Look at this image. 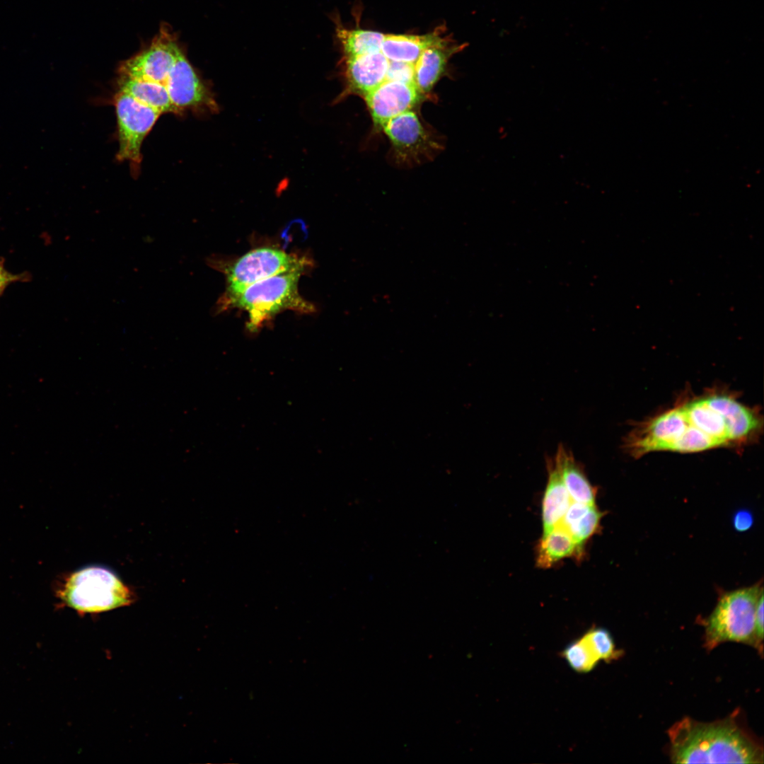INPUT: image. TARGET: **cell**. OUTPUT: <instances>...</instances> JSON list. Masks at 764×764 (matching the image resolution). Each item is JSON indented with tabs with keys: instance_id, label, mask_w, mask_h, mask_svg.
Masks as SVG:
<instances>
[{
	"instance_id": "17",
	"label": "cell",
	"mask_w": 764,
	"mask_h": 764,
	"mask_svg": "<svg viewBox=\"0 0 764 764\" xmlns=\"http://www.w3.org/2000/svg\"><path fill=\"white\" fill-rule=\"evenodd\" d=\"M439 34L385 35L381 51L389 61L415 64L427 47L441 39Z\"/></svg>"
},
{
	"instance_id": "25",
	"label": "cell",
	"mask_w": 764,
	"mask_h": 764,
	"mask_svg": "<svg viewBox=\"0 0 764 764\" xmlns=\"http://www.w3.org/2000/svg\"><path fill=\"white\" fill-rule=\"evenodd\" d=\"M753 523V515L748 510L739 511L735 514L733 519L735 529L740 532L748 530L752 526Z\"/></svg>"
},
{
	"instance_id": "6",
	"label": "cell",
	"mask_w": 764,
	"mask_h": 764,
	"mask_svg": "<svg viewBox=\"0 0 764 764\" xmlns=\"http://www.w3.org/2000/svg\"><path fill=\"white\" fill-rule=\"evenodd\" d=\"M118 127L119 149L117 158L139 166L143 141L161 113L118 91L114 97Z\"/></svg>"
},
{
	"instance_id": "14",
	"label": "cell",
	"mask_w": 764,
	"mask_h": 764,
	"mask_svg": "<svg viewBox=\"0 0 764 764\" xmlns=\"http://www.w3.org/2000/svg\"><path fill=\"white\" fill-rule=\"evenodd\" d=\"M554 458L572 500L595 505L596 490L591 485L572 453L560 444Z\"/></svg>"
},
{
	"instance_id": "1",
	"label": "cell",
	"mask_w": 764,
	"mask_h": 764,
	"mask_svg": "<svg viewBox=\"0 0 764 764\" xmlns=\"http://www.w3.org/2000/svg\"><path fill=\"white\" fill-rule=\"evenodd\" d=\"M675 763H763L762 746L736 717L700 722L685 717L668 730Z\"/></svg>"
},
{
	"instance_id": "10",
	"label": "cell",
	"mask_w": 764,
	"mask_h": 764,
	"mask_svg": "<svg viewBox=\"0 0 764 764\" xmlns=\"http://www.w3.org/2000/svg\"><path fill=\"white\" fill-rule=\"evenodd\" d=\"M421 96L413 83L386 80L364 98L375 125L382 127L391 118L411 110Z\"/></svg>"
},
{
	"instance_id": "3",
	"label": "cell",
	"mask_w": 764,
	"mask_h": 764,
	"mask_svg": "<svg viewBox=\"0 0 764 764\" xmlns=\"http://www.w3.org/2000/svg\"><path fill=\"white\" fill-rule=\"evenodd\" d=\"M763 588L759 584L724 594L705 621V646L710 651L726 642L750 645L759 652L755 616Z\"/></svg>"
},
{
	"instance_id": "11",
	"label": "cell",
	"mask_w": 764,
	"mask_h": 764,
	"mask_svg": "<svg viewBox=\"0 0 764 764\" xmlns=\"http://www.w3.org/2000/svg\"><path fill=\"white\" fill-rule=\"evenodd\" d=\"M346 87L340 98L365 96L386 80L389 60L381 51L344 57Z\"/></svg>"
},
{
	"instance_id": "9",
	"label": "cell",
	"mask_w": 764,
	"mask_h": 764,
	"mask_svg": "<svg viewBox=\"0 0 764 764\" xmlns=\"http://www.w3.org/2000/svg\"><path fill=\"white\" fill-rule=\"evenodd\" d=\"M389 138L395 155L402 161H418L436 147L412 110L400 114L382 127Z\"/></svg>"
},
{
	"instance_id": "7",
	"label": "cell",
	"mask_w": 764,
	"mask_h": 764,
	"mask_svg": "<svg viewBox=\"0 0 764 764\" xmlns=\"http://www.w3.org/2000/svg\"><path fill=\"white\" fill-rule=\"evenodd\" d=\"M181 52L174 37L163 28L148 48L120 64V76L166 86L168 76Z\"/></svg>"
},
{
	"instance_id": "23",
	"label": "cell",
	"mask_w": 764,
	"mask_h": 764,
	"mask_svg": "<svg viewBox=\"0 0 764 764\" xmlns=\"http://www.w3.org/2000/svg\"><path fill=\"white\" fill-rule=\"evenodd\" d=\"M30 279L31 276L28 272L20 274H13L8 272L4 267V260L0 259V296L3 294L9 284L18 282H28Z\"/></svg>"
},
{
	"instance_id": "2",
	"label": "cell",
	"mask_w": 764,
	"mask_h": 764,
	"mask_svg": "<svg viewBox=\"0 0 764 764\" xmlns=\"http://www.w3.org/2000/svg\"><path fill=\"white\" fill-rule=\"evenodd\" d=\"M58 594L66 606L83 614L129 606L134 600L131 589L113 571L97 565L70 574Z\"/></svg>"
},
{
	"instance_id": "5",
	"label": "cell",
	"mask_w": 764,
	"mask_h": 764,
	"mask_svg": "<svg viewBox=\"0 0 764 764\" xmlns=\"http://www.w3.org/2000/svg\"><path fill=\"white\" fill-rule=\"evenodd\" d=\"M306 265V260L281 250L270 248L253 250L224 270L227 291L224 301L239 295L260 281L281 273L304 270Z\"/></svg>"
},
{
	"instance_id": "18",
	"label": "cell",
	"mask_w": 764,
	"mask_h": 764,
	"mask_svg": "<svg viewBox=\"0 0 764 764\" xmlns=\"http://www.w3.org/2000/svg\"><path fill=\"white\" fill-rule=\"evenodd\" d=\"M118 91L125 92L139 102L162 113H180L173 106L166 86L120 76Z\"/></svg>"
},
{
	"instance_id": "22",
	"label": "cell",
	"mask_w": 764,
	"mask_h": 764,
	"mask_svg": "<svg viewBox=\"0 0 764 764\" xmlns=\"http://www.w3.org/2000/svg\"><path fill=\"white\" fill-rule=\"evenodd\" d=\"M386 80L415 83L414 64L389 61Z\"/></svg>"
},
{
	"instance_id": "15",
	"label": "cell",
	"mask_w": 764,
	"mask_h": 764,
	"mask_svg": "<svg viewBox=\"0 0 764 764\" xmlns=\"http://www.w3.org/2000/svg\"><path fill=\"white\" fill-rule=\"evenodd\" d=\"M584 555L571 535L562 526H557L543 534L537 546L536 565L547 569L560 560L574 557L580 560Z\"/></svg>"
},
{
	"instance_id": "24",
	"label": "cell",
	"mask_w": 764,
	"mask_h": 764,
	"mask_svg": "<svg viewBox=\"0 0 764 764\" xmlns=\"http://www.w3.org/2000/svg\"><path fill=\"white\" fill-rule=\"evenodd\" d=\"M763 594L759 598L755 616V635L759 648V652L763 653Z\"/></svg>"
},
{
	"instance_id": "19",
	"label": "cell",
	"mask_w": 764,
	"mask_h": 764,
	"mask_svg": "<svg viewBox=\"0 0 764 764\" xmlns=\"http://www.w3.org/2000/svg\"><path fill=\"white\" fill-rule=\"evenodd\" d=\"M337 18L335 20L336 35L342 45L344 57L381 51L384 34L360 28L347 29Z\"/></svg>"
},
{
	"instance_id": "21",
	"label": "cell",
	"mask_w": 764,
	"mask_h": 764,
	"mask_svg": "<svg viewBox=\"0 0 764 764\" xmlns=\"http://www.w3.org/2000/svg\"><path fill=\"white\" fill-rule=\"evenodd\" d=\"M598 660L610 662L621 656L610 633L605 628L591 627L582 635Z\"/></svg>"
},
{
	"instance_id": "16",
	"label": "cell",
	"mask_w": 764,
	"mask_h": 764,
	"mask_svg": "<svg viewBox=\"0 0 764 764\" xmlns=\"http://www.w3.org/2000/svg\"><path fill=\"white\" fill-rule=\"evenodd\" d=\"M603 516L596 505L572 501L558 526L565 528L584 551L586 541L599 531Z\"/></svg>"
},
{
	"instance_id": "20",
	"label": "cell",
	"mask_w": 764,
	"mask_h": 764,
	"mask_svg": "<svg viewBox=\"0 0 764 764\" xmlns=\"http://www.w3.org/2000/svg\"><path fill=\"white\" fill-rule=\"evenodd\" d=\"M561 656L573 670L580 673L591 671L599 661L582 636L567 644Z\"/></svg>"
},
{
	"instance_id": "8",
	"label": "cell",
	"mask_w": 764,
	"mask_h": 764,
	"mask_svg": "<svg viewBox=\"0 0 764 764\" xmlns=\"http://www.w3.org/2000/svg\"><path fill=\"white\" fill-rule=\"evenodd\" d=\"M166 88L172 104L180 113L185 109L212 112L219 110L212 91L183 52L168 76Z\"/></svg>"
},
{
	"instance_id": "4",
	"label": "cell",
	"mask_w": 764,
	"mask_h": 764,
	"mask_svg": "<svg viewBox=\"0 0 764 764\" xmlns=\"http://www.w3.org/2000/svg\"><path fill=\"white\" fill-rule=\"evenodd\" d=\"M303 271L292 270L260 281L239 295L224 301L225 305L247 311L250 330H255L263 321L284 310L313 312V306L298 291V282Z\"/></svg>"
},
{
	"instance_id": "13",
	"label": "cell",
	"mask_w": 764,
	"mask_h": 764,
	"mask_svg": "<svg viewBox=\"0 0 764 764\" xmlns=\"http://www.w3.org/2000/svg\"><path fill=\"white\" fill-rule=\"evenodd\" d=\"M548 482L542 502L543 533L557 526L572 502L555 458L547 459Z\"/></svg>"
},
{
	"instance_id": "12",
	"label": "cell",
	"mask_w": 764,
	"mask_h": 764,
	"mask_svg": "<svg viewBox=\"0 0 764 764\" xmlns=\"http://www.w3.org/2000/svg\"><path fill=\"white\" fill-rule=\"evenodd\" d=\"M448 45L446 40L441 38L427 47L414 64L415 83L422 94L432 91L444 73L449 57L465 47Z\"/></svg>"
}]
</instances>
